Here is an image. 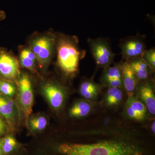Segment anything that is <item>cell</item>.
<instances>
[{
    "label": "cell",
    "mask_w": 155,
    "mask_h": 155,
    "mask_svg": "<svg viewBox=\"0 0 155 155\" xmlns=\"http://www.w3.org/2000/svg\"><path fill=\"white\" fill-rule=\"evenodd\" d=\"M17 84L0 79V94L6 97L13 98L17 94Z\"/></svg>",
    "instance_id": "cell-20"
},
{
    "label": "cell",
    "mask_w": 155,
    "mask_h": 155,
    "mask_svg": "<svg viewBox=\"0 0 155 155\" xmlns=\"http://www.w3.org/2000/svg\"><path fill=\"white\" fill-rule=\"evenodd\" d=\"M57 33L53 30L34 32L28 38L27 44L33 51L38 67L42 72L46 71L55 55Z\"/></svg>",
    "instance_id": "cell-3"
},
{
    "label": "cell",
    "mask_w": 155,
    "mask_h": 155,
    "mask_svg": "<svg viewBox=\"0 0 155 155\" xmlns=\"http://www.w3.org/2000/svg\"><path fill=\"white\" fill-rule=\"evenodd\" d=\"M86 54V50L81 48L77 36L57 33L56 64L64 77L72 79L76 76L79 63Z\"/></svg>",
    "instance_id": "cell-2"
},
{
    "label": "cell",
    "mask_w": 155,
    "mask_h": 155,
    "mask_svg": "<svg viewBox=\"0 0 155 155\" xmlns=\"http://www.w3.org/2000/svg\"><path fill=\"white\" fill-rule=\"evenodd\" d=\"M17 58L20 68L27 69L33 74L38 75L36 57L27 44L19 46Z\"/></svg>",
    "instance_id": "cell-11"
},
{
    "label": "cell",
    "mask_w": 155,
    "mask_h": 155,
    "mask_svg": "<svg viewBox=\"0 0 155 155\" xmlns=\"http://www.w3.org/2000/svg\"><path fill=\"white\" fill-rule=\"evenodd\" d=\"M125 112L127 117L130 119L136 121H142L145 120L146 117L140 115L133 111L131 108L128 106L125 105Z\"/></svg>",
    "instance_id": "cell-23"
},
{
    "label": "cell",
    "mask_w": 155,
    "mask_h": 155,
    "mask_svg": "<svg viewBox=\"0 0 155 155\" xmlns=\"http://www.w3.org/2000/svg\"><path fill=\"white\" fill-rule=\"evenodd\" d=\"M122 62L104 68V71L101 78V82L105 86L106 84L110 81L115 79H122Z\"/></svg>",
    "instance_id": "cell-18"
},
{
    "label": "cell",
    "mask_w": 155,
    "mask_h": 155,
    "mask_svg": "<svg viewBox=\"0 0 155 155\" xmlns=\"http://www.w3.org/2000/svg\"><path fill=\"white\" fill-rule=\"evenodd\" d=\"M42 155H151L150 150L137 141L124 139L93 142L64 141L52 144L51 152Z\"/></svg>",
    "instance_id": "cell-1"
},
{
    "label": "cell",
    "mask_w": 155,
    "mask_h": 155,
    "mask_svg": "<svg viewBox=\"0 0 155 155\" xmlns=\"http://www.w3.org/2000/svg\"><path fill=\"white\" fill-rule=\"evenodd\" d=\"M128 61L139 83L150 80V77L153 71L142 58H136Z\"/></svg>",
    "instance_id": "cell-14"
},
{
    "label": "cell",
    "mask_w": 155,
    "mask_h": 155,
    "mask_svg": "<svg viewBox=\"0 0 155 155\" xmlns=\"http://www.w3.org/2000/svg\"><path fill=\"white\" fill-rule=\"evenodd\" d=\"M93 109L91 102L85 99L76 102L69 110V116L72 118H81L86 117Z\"/></svg>",
    "instance_id": "cell-15"
},
{
    "label": "cell",
    "mask_w": 155,
    "mask_h": 155,
    "mask_svg": "<svg viewBox=\"0 0 155 155\" xmlns=\"http://www.w3.org/2000/svg\"><path fill=\"white\" fill-rule=\"evenodd\" d=\"M145 38V35L137 34L135 36L127 37L122 39L119 46L121 50L122 60L129 61L141 58L147 50Z\"/></svg>",
    "instance_id": "cell-8"
},
{
    "label": "cell",
    "mask_w": 155,
    "mask_h": 155,
    "mask_svg": "<svg viewBox=\"0 0 155 155\" xmlns=\"http://www.w3.org/2000/svg\"><path fill=\"white\" fill-rule=\"evenodd\" d=\"M0 116L8 123L11 131H15L19 124V116L16 102L11 98L0 94Z\"/></svg>",
    "instance_id": "cell-9"
},
{
    "label": "cell",
    "mask_w": 155,
    "mask_h": 155,
    "mask_svg": "<svg viewBox=\"0 0 155 155\" xmlns=\"http://www.w3.org/2000/svg\"><path fill=\"white\" fill-rule=\"evenodd\" d=\"M24 153H25V151L23 150L22 148H21V149L19 150L17 152L15 153H14L13 154L11 155H26Z\"/></svg>",
    "instance_id": "cell-26"
},
{
    "label": "cell",
    "mask_w": 155,
    "mask_h": 155,
    "mask_svg": "<svg viewBox=\"0 0 155 155\" xmlns=\"http://www.w3.org/2000/svg\"><path fill=\"white\" fill-rule=\"evenodd\" d=\"M153 81L149 80L140 82L136 97L144 104L147 110L151 115L155 114V95Z\"/></svg>",
    "instance_id": "cell-10"
},
{
    "label": "cell",
    "mask_w": 155,
    "mask_h": 155,
    "mask_svg": "<svg viewBox=\"0 0 155 155\" xmlns=\"http://www.w3.org/2000/svg\"><path fill=\"white\" fill-rule=\"evenodd\" d=\"M17 105L19 122L25 123L28 127V122L32 111L34 95L33 83L30 75L21 72L17 84Z\"/></svg>",
    "instance_id": "cell-4"
},
{
    "label": "cell",
    "mask_w": 155,
    "mask_h": 155,
    "mask_svg": "<svg viewBox=\"0 0 155 155\" xmlns=\"http://www.w3.org/2000/svg\"><path fill=\"white\" fill-rule=\"evenodd\" d=\"M22 148V146L11 134H7L2 138V155H11Z\"/></svg>",
    "instance_id": "cell-16"
},
{
    "label": "cell",
    "mask_w": 155,
    "mask_h": 155,
    "mask_svg": "<svg viewBox=\"0 0 155 155\" xmlns=\"http://www.w3.org/2000/svg\"><path fill=\"white\" fill-rule=\"evenodd\" d=\"M48 125V120L43 116H36L29 117L28 122V127L33 133H38L42 131Z\"/></svg>",
    "instance_id": "cell-19"
},
{
    "label": "cell",
    "mask_w": 155,
    "mask_h": 155,
    "mask_svg": "<svg viewBox=\"0 0 155 155\" xmlns=\"http://www.w3.org/2000/svg\"><path fill=\"white\" fill-rule=\"evenodd\" d=\"M122 88L109 87L106 92L105 103L108 107H115L122 102L123 98Z\"/></svg>",
    "instance_id": "cell-17"
},
{
    "label": "cell",
    "mask_w": 155,
    "mask_h": 155,
    "mask_svg": "<svg viewBox=\"0 0 155 155\" xmlns=\"http://www.w3.org/2000/svg\"><path fill=\"white\" fill-rule=\"evenodd\" d=\"M20 69L17 56L12 51L0 47V79L17 84Z\"/></svg>",
    "instance_id": "cell-6"
},
{
    "label": "cell",
    "mask_w": 155,
    "mask_h": 155,
    "mask_svg": "<svg viewBox=\"0 0 155 155\" xmlns=\"http://www.w3.org/2000/svg\"><path fill=\"white\" fill-rule=\"evenodd\" d=\"M104 84L96 83L92 78H84L79 85V94L84 99L92 102L97 98Z\"/></svg>",
    "instance_id": "cell-13"
},
{
    "label": "cell",
    "mask_w": 155,
    "mask_h": 155,
    "mask_svg": "<svg viewBox=\"0 0 155 155\" xmlns=\"http://www.w3.org/2000/svg\"><path fill=\"white\" fill-rule=\"evenodd\" d=\"M2 137H0V155H2Z\"/></svg>",
    "instance_id": "cell-28"
},
{
    "label": "cell",
    "mask_w": 155,
    "mask_h": 155,
    "mask_svg": "<svg viewBox=\"0 0 155 155\" xmlns=\"http://www.w3.org/2000/svg\"><path fill=\"white\" fill-rule=\"evenodd\" d=\"M122 80L127 97L134 96L139 82L128 61L122 62Z\"/></svg>",
    "instance_id": "cell-12"
},
{
    "label": "cell",
    "mask_w": 155,
    "mask_h": 155,
    "mask_svg": "<svg viewBox=\"0 0 155 155\" xmlns=\"http://www.w3.org/2000/svg\"><path fill=\"white\" fill-rule=\"evenodd\" d=\"M6 14L5 11L0 10V22L6 19Z\"/></svg>",
    "instance_id": "cell-25"
},
{
    "label": "cell",
    "mask_w": 155,
    "mask_h": 155,
    "mask_svg": "<svg viewBox=\"0 0 155 155\" xmlns=\"http://www.w3.org/2000/svg\"><path fill=\"white\" fill-rule=\"evenodd\" d=\"M11 131L8 123L0 116V137L9 134Z\"/></svg>",
    "instance_id": "cell-24"
},
{
    "label": "cell",
    "mask_w": 155,
    "mask_h": 155,
    "mask_svg": "<svg viewBox=\"0 0 155 155\" xmlns=\"http://www.w3.org/2000/svg\"><path fill=\"white\" fill-rule=\"evenodd\" d=\"M153 72L155 69V49L154 48L146 50L141 57Z\"/></svg>",
    "instance_id": "cell-22"
},
{
    "label": "cell",
    "mask_w": 155,
    "mask_h": 155,
    "mask_svg": "<svg viewBox=\"0 0 155 155\" xmlns=\"http://www.w3.org/2000/svg\"><path fill=\"white\" fill-rule=\"evenodd\" d=\"M155 121H154V122H153L152 124L151 125V130L152 131H153V133L154 134L155 132Z\"/></svg>",
    "instance_id": "cell-27"
},
{
    "label": "cell",
    "mask_w": 155,
    "mask_h": 155,
    "mask_svg": "<svg viewBox=\"0 0 155 155\" xmlns=\"http://www.w3.org/2000/svg\"><path fill=\"white\" fill-rule=\"evenodd\" d=\"M87 41L97 67L105 68L114 63L116 55L113 52L108 39L88 38Z\"/></svg>",
    "instance_id": "cell-5"
},
{
    "label": "cell",
    "mask_w": 155,
    "mask_h": 155,
    "mask_svg": "<svg viewBox=\"0 0 155 155\" xmlns=\"http://www.w3.org/2000/svg\"><path fill=\"white\" fill-rule=\"evenodd\" d=\"M41 93L55 110H60L64 107L67 96V89L64 85L54 81H45L41 87Z\"/></svg>",
    "instance_id": "cell-7"
},
{
    "label": "cell",
    "mask_w": 155,
    "mask_h": 155,
    "mask_svg": "<svg viewBox=\"0 0 155 155\" xmlns=\"http://www.w3.org/2000/svg\"><path fill=\"white\" fill-rule=\"evenodd\" d=\"M125 105L128 106L136 113L147 117V110L145 106L134 96L128 97Z\"/></svg>",
    "instance_id": "cell-21"
}]
</instances>
